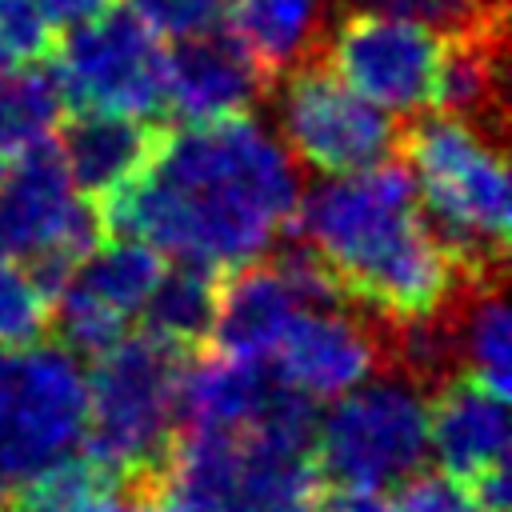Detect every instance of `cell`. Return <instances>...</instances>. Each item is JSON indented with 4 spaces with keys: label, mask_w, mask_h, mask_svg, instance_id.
<instances>
[{
    "label": "cell",
    "mask_w": 512,
    "mask_h": 512,
    "mask_svg": "<svg viewBox=\"0 0 512 512\" xmlns=\"http://www.w3.org/2000/svg\"><path fill=\"white\" fill-rule=\"evenodd\" d=\"M300 200L296 164L248 112L164 128L148 168L96 204L104 236L160 256L236 268L272 248Z\"/></svg>",
    "instance_id": "1"
},
{
    "label": "cell",
    "mask_w": 512,
    "mask_h": 512,
    "mask_svg": "<svg viewBox=\"0 0 512 512\" xmlns=\"http://www.w3.org/2000/svg\"><path fill=\"white\" fill-rule=\"evenodd\" d=\"M288 232L328 264L340 296L372 320L436 312L460 284L424 228L404 164L384 160L320 180L296 200Z\"/></svg>",
    "instance_id": "2"
},
{
    "label": "cell",
    "mask_w": 512,
    "mask_h": 512,
    "mask_svg": "<svg viewBox=\"0 0 512 512\" xmlns=\"http://www.w3.org/2000/svg\"><path fill=\"white\" fill-rule=\"evenodd\" d=\"M436 248L468 284L504 280L512 192L504 140L452 116H420L396 136Z\"/></svg>",
    "instance_id": "3"
},
{
    "label": "cell",
    "mask_w": 512,
    "mask_h": 512,
    "mask_svg": "<svg viewBox=\"0 0 512 512\" xmlns=\"http://www.w3.org/2000/svg\"><path fill=\"white\" fill-rule=\"evenodd\" d=\"M188 360L192 356L168 348L148 332L120 336L108 352L92 360V376L84 380V452L112 472L116 488L168 496V464L176 444V388Z\"/></svg>",
    "instance_id": "4"
},
{
    "label": "cell",
    "mask_w": 512,
    "mask_h": 512,
    "mask_svg": "<svg viewBox=\"0 0 512 512\" xmlns=\"http://www.w3.org/2000/svg\"><path fill=\"white\" fill-rule=\"evenodd\" d=\"M428 460V404L396 376L356 384L320 416L312 464L324 484L384 492Z\"/></svg>",
    "instance_id": "5"
},
{
    "label": "cell",
    "mask_w": 512,
    "mask_h": 512,
    "mask_svg": "<svg viewBox=\"0 0 512 512\" xmlns=\"http://www.w3.org/2000/svg\"><path fill=\"white\" fill-rule=\"evenodd\" d=\"M164 40L132 12L108 8L52 40L48 76L68 112L152 120L164 108Z\"/></svg>",
    "instance_id": "6"
},
{
    "label": "cell",
    "mask_w": 512,
    "mask_h": 512,
    "mask_svg": "<svg viewBox=\"0 0 512 512\" xmlns=\"http://www.w3.org/2000/svg\"><path fill=\"white\" fill-rule=\"evenodd\" d=\"M88 420L80 364L64 348H0V504L76 448Z\"/></svg>",
    "instance_id": "7"
},
{
    "label": "cell",
    "mask_w": 512,
    "mask_h": 512,
    "mask_svg": "<svg viewBox=\"0 0 512 512\" xmlns=\"http://www.w3.org/2000/svg\"><path fill=\"white\" fill-rule=\"evenodd\" d=\"M276 124L284 152L320 176H352L384 164L396 152V124L388 112L356 96L316 56L280 76Z\"/></svg>",
    "instance_id": "8"
},
{
    "label": "cell",
    "mask_w": 512,
    "mask_h": 512,
    "mask_svg": "<svg viewBox=\"0 0 512 512\" xmlns=\"http://www.w3.org/2000/svg\"><path fill=\"white\" fill-rule=\"evenodd\" d=\"M324 64L356 96L392 116H420L432 108L444 36L428 24L388 12H344L332 36L320 44Z\"/></svg>",
    "instance_id": "9"
},
{
    "label": "cell",
    "mask_w": 512,
    "mask_h": 512,
    "mask_svg": "<svg viewBox=\"0 0 512 512\" xmlns=\"http://www.w3.org/2000/svg\"><path fill=\"white\" fill-rule=\"evenodd\" d=\"M268 88V76L224 28L180 40L164 64V108L184 124L244 116Z\"/></svg>",
    "instance_id": "10"
},
{
    "label": "cell",
    "mask_w": 512,
    "mask_h": 512,
    "mask_svg": "<svg viewBox=\"0 0 512 512\" xmlns=\"http://www.w3.org/2000/svg\"><path fill=\"white\" fill-rule=\"evenodd\" d=\"M276 372L308 396H340L380 368L372 320L344 308H300L272 348Z\"/></svg>",
    "instance_id": "11"
},
{
    "label": "cell",
    "mask_w": 512,
    "mask_h": 512,
    "mask_svg": "<svg viewBox=\"0 0 512 512\" xmlns=\"http://www.w3.org/2000/svg\"><path fill=\"white\" fill-rule=\"evenodd\" d=\"M428 448L448 476L460 484L508 464V412L504 396L484 388L472 372H456L432 392L428 404Z\"/></svg>",
    "instance_id": "12"
},
{
    "label": "cell",
    "mask_w": 512,
    "mask_h": 512,
    "mask_svg": "<svg viewBox=\"0 0 512 512\" xmlns=\"http://www.w3.org/2000/svg\"><path fill=\"white\" fill-rule=\"evenodd\" d=\"M160 132L164 128L156 120L108 116V112H72L68 120H60L56 148L76 196L96 208L128 180H136L148 168Z\"/></svg>",
    "instance_id": "13"
},
{
    "label": "cell",
    "mask_w": 512,
    "mask_h": 512,
    "mask_svg": "<svg viewBox=\"0 0 512 512\" xmlns=\"http://www.w3.org/2000/svg\"><path fill=\"white\" fill-rule=\"evenodd\" d=\"M508 24L488 32L444 36L432 108L464 120L492 140L508 136Z\"/></svg>",
    "instance_id": "14"
},
{
    "label": "cell",
    "mask_w": 512,
    "mask_h": 512,
    "mask_svg": "<svg viewBox=\"0 0 512 512\" xmlns=\"http://www.w3.org/2000/svg\"><path fill=\"white\" fill-rule=\"evenodd\" d=\"M296 312L300 300L280 280V272L268 260H244L236 268H224L220 276L212 340L224 356H272Z\"/></svg>",
    "instance_id": "15"
},
{
    "label": "cell",
    "mask_w": 512,
    "mask_h": 512,
    "mask_svg": "<svg viewBox=\"0 0 512 512\" xmlns=\"http://www.w3.org/2000/svg\"><path fill=\"white\" fill-rule=\"evenodd\" d=\"M228 32L276 84L284 72L316 60L328 32V0H232Z\"/></svg>",
    "instance_id": "16"
},
{
    "label": "cell",
    "mask_w": 512,
    "mask_h": 512,
    "mask_svg": "<svg viewBox=\"0 0 512 512\" xmlns=\"http://www.w3.org/2000/svg\"><path fill=\"white\" fill-rule=\"evenodd\" d=\"M220 276H224V268L196 264V260H180L176 268H164L160 280L152 284L148 300L140 304L144 332L184 356H196L204 348V340H212Z\"/></svg>",
    "instance_id": "17"
},
{
    "label": "cell",
    "mask_w": 512,
    "mask_h": 512,
    "mask_svg": "<svg viewBox=\"0 0 512 512\" xmlns=\"http://www.w3.org/2000/svg\"><path fill=\"white\" fill-rule=\"evenodd\" d=\"M244 436L236 428H180L168 464V496L188 512H224L240 480Z\"/></svg>",
    "instance_id": "18"
},
{
    "label": "cell",
    "mask_w": 512,
    "mask_h": 512,
    "mask_svg": "<svg viewBox=\"0 0 512 512\" xmlns=\"http://www.w3.org/2000/svg\"><path fill=\"white\" fill-rule=\"evenodd\" d=\"M164 272V256L132 236H104L64 280V288H72L76 296L92 300L96 308L128 320L132 312H140V304L148 300L152 284Z\"/></svg>",
    "instance_id": "19"
},
{
    "label": "cell",
    "mask_w": 512,
    "mask_h": 512,
    "mask_svg": "<svg viewBox=\"0 0 512 512\" xmlns=\"http://www.w3.org/2000/svg\"><path fill=\"white\" fill-rule=\"evenodd\" d=\"M456 332H460V360L484 388L508 400L512 392V320L504 300V280L484 284H456Z\"/></svg>",
    "instance_id": "20"
},
{
    "label": "cell",
    "mask_w": 512,
    "mask_h": 512,
    "mask_svg": "<svg viewBox=\"0 0 512 512\" xmlns=\"http://www.w3.org/2000/svg\"><path fill=\"white\" fill-rule=\"evenodd\" d=\"M320 488L324 480L312 456H284L244 444L240 480L224 512H316Z\"/></svg>",
    "instance_id": "21"
},
{
    "label": "cell",
    "mask_w": 512,
    "mask_h": 512,
    "mask_svg": "<svg viewBox=\"0 0 512 512\" xmlns=\"http://www.w3.org/2000/svg\"><path fill=\"white\" fill-rule=\"evenodd\" d=\"M64 120L60 92L40 64L0 68V164L52 140Z\"/></svg>",
    "instance_id": "22"
},
{
    "label": "cell",
    "mask_w": 512,
    "mask_h": 512,
    "mask_svg": "<svg viewBox=\"0 0 512 512\" xmlns=\"http://www.w3.org/2000/svg\"><path fill=\"white\" fill-rule=\"evenodd\" d=\"M112 472L88 452H64L36 476H28L0 512H96L112 492Z\"/></svg>",
    "instance_id": "23"
},
{
    "label": "cell",
    "mask_w": 512,
    "mask_h": 512,
    "mask_svg": "<svg viewBox=\"0 0 512 512\" xmlns=\"http://www.w3.org/2000/svg\"><path fill=\"white\" fill-rule=\"evenodd\" d=\"M364 12H388L416 24H428L440 36L488 32L508 24V0H344Z\"/></svg>",
    "instance_id": "24"
},
{
    "label": "cell",
    "mask_w": 512,
    "mask_h": 512,
    "mask_svg": "<svg viewBox=\"0 0 512 512\" xmlns=\"http://www.w3.org/2000/svg\"><path fill=\"white\" fill-rule=\"evenodd\" d=\"M52 324V304L20 260L0 256V348L40 344Z\"/></svg>",
    "instance_id": "25"
},
{
    "label": "cell",
    "mask_w": 512,
    "mask_h": 512,
    "mask_svg": "<svg viewBox=\"0 0 512 512\" xmlns=\"http://www.w3.org/2000/svg\"><path fill=\"white\" fill-rule=\"evenodd\" d=\"M52 52V24L36 0H0V68L40 64Z\"/></svg>",
    "instance_id": "26"
},
{
    "label": "cell",
    "mask_w": 512,
    "mask_h": 512,
    "mask_svg": "<svg viewBox=\"0 0 512 512\" xmlns=\"http://www.w3.org/2000/svg\"><path fill=\"white\" fill-rule=\"evenodd\" d=\"M128 8L156 32V36H200L224 28L232 0H128Z\"/></svg>",
    "instance_id": "27"
},
{
    "label": "cell",
    "mask_w": 512,
    "mask_h": 512,
    "mask_svg": "<svg viewBox=\"0 0 512 512\" xmlns=\"http://www.w3.org/2000/svg\"><path fill=\"white\" fill-rule=\"evenodd\" d=\"M400 512H484L468 484L448 472H412L396 496Z\"/></svg>",
    "instance_id": "28"
},
{
    "label": "cell",
    "mask_w": 512,
    "mask_h": 512,
    "mask_svg": "<svg viewBox=\"0 0 512 512\" xmlns=\"http://www.w3.org/2000/svg\"><path fill=\"white\" fill-rule=\"evenodd\" d=\"M316 512H400V504L384 492L372 488H344V484H324Z\"/></svg>",
    "instance_id": "29"
},
{
    "label": "cell",
    "mask_w": 512,
    "mask_h": 512,
    "mask_svg": "<svg viewBox=\"0 0 512 512\" xmlns=\"http://www.w3.org/2000/svg\"><path fill=\"white\" fill-rule=\"evenodd\" d=\"M40 4V12L48 16V24L56 28V24H64V28H76V24H84V20H96L100 12H108V8H116L120 0H36Z\"/></svg>",
    "instance_id": "30"
},
{
    "label": "cell",
    "mask_w": 512,
    "mask_h": 512,
    "mask_svg": "<svg viewBox=\"0 0 512 512\" xmlns=\"http://www.w3.org/2000/svg\"><path fill=\"white\" fill-rule=\"evenodd\" d=\"M160 512H188V508H180V504H172V500H168V504H164Z\"/></svg>",
    "instance_id": "31"
}]
</instances>
